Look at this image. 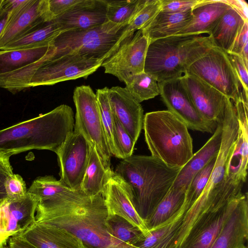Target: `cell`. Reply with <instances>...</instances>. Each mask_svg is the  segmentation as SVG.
I'll list each match as a JSON object with an SVG mask.
<instances>
[{"mask_svg":"<svg viewBox=\"0 0 248 248\" xmlns=\"http://www.w3.org/2000/svg\"><path fill=\"white\" fill-rule=\"evenodd\" d=\"M108 211L102 194L93 197L81 189L38 202L35 222L64 229L85 248H137L112 237L106 222Z\"/></svg>","mask_w":248,"mask_h":248,"instance_id":"obj_1","label":"cell"},{"mask_svg":"<svg viewBox=\"0 0 248 248\" xmlns=\"http://www.w3.org/2000/svg\"><path fill=\"white\" fill-rule=\"evenodd\" d=\"M181 169L168 167L151 155H132L118 163L114 172L144 222L172 186Z\"/></svg>","mask_w":248,"mask_h":248,"instance_id":"obj_2","label":"cell"},{"mask_svg":"<svg viewBox=\"0 0 248 248\" xmlns=\"http://www.w3.org/2000/svg\"><path fill=\"white\" fill-rule=\"evenodd\" d=\"M72 108L61 105L51 111L0 130V153L10 156L30 150L56 154L74 131Z\"/></svg>","mask_w":248,"mask_h":248,"instance_id":"obj_3","label":"cell"},{"mask_svg":"<svg viewBox=\"0 0 248 248\" xmlns=\"http://www.w3.org/2000/svg\"><path fill=\"white\" fill-rule=\"evenodd\" d=\"M213 46L207 34H176L150 41L144 72L158 83L181 78Z\"/></svg>","mask_w":248,"mask_h":248,"instance_id":"obj_4","label":"cell"},{"mask_svg":"<svg viewBox=\"0 0 248 248\" xmlns=\"http://www.w3.org/2000/svg\"><path fill=\"white\" fill-rule=\"evenodd\" d=\"M142 128L151 155L168 167L182 168L193 155L188 128L169 110L146 113Z\"/></svg>","mask_w":248,"mask_h":248,"instance_id":"obj_5","label":"cell"},{"mask_svg":"<svg viewBox=\"0 0 248 248\" xmlns=\"http://www.w3.org/2000/svg\"><path fill=\"white\" fill-rule=\"evenodd\" d=\"M134 32L128 30V25L123 26L106 21L87 30L62 31L50 44L53 53H76L103 62Z\"/></svg>","mask_w":248,"mask_h":248,"instance_id":"obj_6","label":"cell"},{"mask_svg":"<svg viewBox=\"0 0 248 248\" xmlns=\"http://www.w3.org/2000/svg\"><path fill=\"white\" fill-rule=\"evenodd\" d=\"M73 101L76 109L74 130L82 133L97 152L106 169L111 170L110 153L102 124L96 93L89 85L75 88Z\"/></svg>","mask_w":248,"mask_h":248,"instance_id":"obj_7","label":"cell"},{"mask_svg":"<svg viewBox=\"0 0 248 248\" xmlns=\"http://www.w3.org/2000/svg\"><path fill=\"white\" fill-rule=\"evenodd\" d=\"M186 73L198 77L233 102L243 94L227 53L216 46L194 62Z\"/></svg>","mask_w":248,"mask_h":248,"instance_id":"obj_8","label":"cell"},{"mask_svg":"<svg viewBox=\"0 0 248 248\" xmlns=\"http://www.w3.org/2000/svg\"><path fill=\"white\" fill-rule=\"evenodd\" d=\"M48 58L37 69L29 88L53 85L57 83L87 78L101 65L102 61L76 53H53L52 46Z\"/></svg>","mask_w":248,"mask_h":248,"instance_id":"obj_9","label":"cell"},{"mask_svg":"<svg viewBox=\"0 0 248 248\" xmlns=\"http://www.w3.org/2000/svg\"><path fill=\"white\" fill-rule=\"evenodd\" d=\"M149 40L141 30L126 38L117 49L105 60L101 66L105 73L125 84L133 75L144 72Z\"/></svg>","mask_w":248,"mask_h":248,"instance_id":"obj_10","label":"cell"},{"mask_svg":"<svg viewBox=\"0 0 248 248\" xmlns=\"http://www.w3.org/2000/svg\"><path fill=\"white\" fill-rule=\"evenodd\" d=\"M159 94L168 110L188 129L213 133L217 124L207 121L194 106L182 77L158 83Z\"/></svg>","mask_w":248,"mask_h":248,"instance_id":"obj_11","label":"cell"},{"mask_svg":"<svg viewBox=\"0 0 248 248\" xmlns=\"http://www.w3.org/2000/svg\"><path fill=\"white\" fill-rule=\"evenodd\" d=\"M90 144L80 131L74 130L56 153L59 180L73 190H79L88 162Z\"/></svg>","mask_w":248,"mask_h":248,"instance_id":"obj_12","label":"cell"},{"mask_svg":"<svg viewBox=\"0 0 248 248\" xmlns=\"http://www.w3.org/2000/svg\"><path fill=\"white\" fill-rule=\"evenodd\" d=\"M38 200L28 193L24 198L8 197L0 202V246L7 244L10 238L18 236L35 221Z\"/></svg>","mask_w":248,"mask_h":248,"instance_id":"obj_13","label":"cell"},{"mask_svg":"<svg viewBox=\"0 0 248 248\" xmlns=\"http://www.w3.org/2000/svg\"><path fill=\"white\" fill-rule=\"evenodd\" d=\"M53 19L48 0H26L12 12L0 36V50L8 43Z\"/></svg>","mask_w":248,"mask_h":248,"instance_id":"obj_14","label":"cell"},{"mask_svg":"<svg viewBox=\"0 0 248 248\" xmlns=\"http://www.w3.org/2000/svg\"><path fill=\"white\" fill-rule=\"evenodd\" d=\"M182 78L194 106L202 117L210 122L221 123L229 98L188 73H186Z\"/></svg>","mask_w":248,"mask_h":248,"instance_id":"obj_15","label":"cell"},{"mask_svg":"<svg viewBox=\"0 0 248 248\" xmlns=\"http://www.w3.org/2000/svg\"><path fill=\"white\" fill-rule=\"evenodd\" d=\"M243 193H240L223 206L213 210L200 219L179 248H211Z\"/></svg>","mask_w":248,"mask_h":248,"instance_id":"obj_16","label":"cell"},{"mask_svg":"<svg viewBox=\"0 0 248 248\" xmlns=\"http://www.w3.org/2000/svg\"><path fill=\"white\" fill-rule=\"evenodd\" d=\"M111 111L136 143L143 128V109L125 87L114 86L108 89Z\"/></svg>","mask_w":248,"mask_h":248,"instance_id":"obj_17","label":"cell"},{"mask_svg":"<svg viewBox=\"0 0 248 248\" xmlns=\"http://www.w3.org/2000/svg\"><path fill=\"white\" fill-rule=\"evenodd\" d=\"M106 0H81L54 20L62 31L91 29L106 21Z\"/></svg>","mask_w":248,"mask_h":248,"instance_id":"obj_18","label":"cell"},{"mask_svg":"<svg viewBox=\"0 0 248 248\" xmlns=\"http://www.w3.org/2000/svg\"><path fill=\"white\" fill-rule=\"evenodd\" d=\"M248 238V201L243 193L211 248H242Z\"/></svg>","mask_w":248,"mask_h":248,"instance_id":"obj_19","label":"cell"},{"mask_svg":"<svg viewBox=\"0 0 248 248\" xmlns=\"http://www.w3.org/2000/svg\"><path fill=\"white\" fill-rule=\"evenodd\" d=\"M18 236L36 248H85L81 241L66 230L35 221Z\"/></svg>","mask_w":248,"mask_h":248,"instance_id":"obj_20","label":"cell"},{"mask_svg":"<svg viewBox=\"0 0 248 248\" xmlns=\"http://www.w3.org/2000/svg\"><path fill=\"white\" fill-rule=\"evenodd\" d=\"M103 196L109 214L125 218L144 233L148 232L143 220L130 202L120 179L112 170L106 184Z\"/></svg>","mask_w":248,"mask_h":248,"instance_id":"obj_21","label":"cell"},{"mask_svg":"<svg viewBox=\"0 0 248 248\" xmlns=\"http://www.w3.org/2000/svg\"><path fill=\"white\" fill-rule=\"evenodd\" d=\"M222 138L221 123L217 124L213 135L204 145L193 155L181 168L173 187H186L187 188L194 176L203 169L219 152Z\"/></svg>","mask_w":248,"mask_h":248,"instance_id":"obj_22","label":"cell"},{"mask_svg":"<svg viewBox=\"0 0 248 248\" xmlns=\"http://www.w3.org/2000/svg\"><path fill=\"white\" fill-rule=\"evenodd\" d=\"M230 8L226 0H198L191 9V20L177 34L210 35L219 18Z\"/></svg>","mask_w":248,"mask_h":248,"instance_id":"obj_23","label":"cell"},{"mask_svg":"<svg viewBox=\"0 0 248 248\" xmlns=\"http://www.w3.org/2000/svg\"><path fill=\"white\" fill-rule=\"evenodd\" d=\"M239 124L236 143L228 173L246 181L248 162V103L243 98L234 102Z\"/></svg>","mask_w":248,"mask_h":248,"instance_id":"obj_24","label":"cell"},{"mask_svg":"<svg viewBox=\"0 0 248 248\" xmlns=\"http://www.w3.org/2000/svg\"><path fill=\"white\" fill-rule=\"evenodd\" d=\"M191 10L179 14L159 11L141 30L149 41L177 34L191 20Z\"/></svg>","mask_w":248,"mask_h":248,"instance_id":"obj_25","label":"cell"},{"mask_svg":"<svg viewBox=\"0 0 248 248\" xmlns=\"http://www.w3.org/2000/svg\"><path fill=\"white\" fill-rule=\"evenodd\" d=\"M245 21L234 9H228L211 30L210 35L214 46L227 53L231 48L239 30Z\"/></svg>","mask_w":248,"mask_h":248,"instance_id":"obj_26","label":"cell"},{"mask_svg":"<svg viewBox=\"0 0 248 248\" xmlns=\"http://www.w3.org/2000/svg\"><path fill=\"white\" fill-rule=\"evenodd\" d=\"M112 171L104 167L97 152L90 145L87 166L81 184V190L93 197L103 195L106 184Z\"/></svg>","mask_w":248,"mask_h":248,"instance_id":"obj_27","label":"cell"},{"mask_svg":"<svg viewBox=\"0 0 248 248\" xmlns=\"http://www.w3.org/2000/svg\"><path fill=\"white\" fill-rule=\"evenodd\" d=\"M187 188L172 186L151 215L144 221L147 231L163 224L182 208Z\"/></svg>","mask_w":248,"mask_h":248,"instance_id":"obj_28","label":"cell"},{"mask_svg":"<svg viewBox=\"0 0 248 248\" xmlns=\"http://www.w3.org/2000/svg\"><path fill=\"white\" fill-rule=\"evenodd\" d=\"M62 31L53 19L47 21L6 44L1 50L38 47L48 46Z\"/></svg>","mask_w":248,"mask_h":248,"instance_id":"obj_29","label":"cell"},{"mask_svg":"<svg viewBox=\"0 0 248 248\" xmlns=\"http://www.w3.org/2000/svg\"><path fill=\"white\" fill-rule=\"evenodd\" d=\"M48 46L25 49L0 51V75L18 70L41 59L49 50Z\"/></svg>","mask_w":248,"mask_h":248,"instance_id":"obj_30","label":"cell"},{"mask_svg":"<svg viewBox=\"0 0 248 248\" xmlns=\"http://www.w3.org/2000/svg\"><path fill=\"white\" fill-rule=\"evenodd\" d=\"M106 224L107 231L112 237L132 246L146 233L137 226L117 215L109 214Z\"/></svg>","mask_w":248,"mask_h":248,"instance_id":"obj_31","label":"cell"},{"mask_svg":"<svg viewBox=\"0 0 248 248\" xmlns=\"http://www.w3.org/2000/svg\"><path fill=\"white\" fill-rule=\"evenodd\" d=\"M125 85V88L139 103L159 94L157 81L144 72L132 76Z\"/></svg>","mask_w":248,"mask_h":248,"instance_id":"obj_32","label":"cell"},{"mask_svg":"<svg viewBox=\"0 0 248 248\" xmlns=\"http://www.w3.org/2000/svg\"><path fill=\"white\" fill-rule=\"evenodd\" d=\"M106 21L125 26L138 11L141 0H106Z\"/></svg>","mask_w":248,"mask_h":248,"instance_id":"obj_33","label":"cell"},{"mask_svg":"<svg viewBox=\"0 0 248 248\" xmlns=\"http://www.w3.org/2000/svg\"><path fill=\"white\" fill-rule=\"evenodd\" d=\"M108 89L106 87L96 90L98 107L103 130L111 156L115 155L113 140L114 116L111 109L108 96Z\"/></svg>","mask_w":248,"mask_h":248,"instance_id":"obj_34","label":"cell"},{"mask_svg":"<svg viewBox=\"0 0 248 248\" xmlns=\"http://www.w3.org/2000/svg\"><path fill=\"white\" fill-rule=\"evenodd\" d=\"M216 158L212 159L193 178L189 185L185 195L184 203L188 209L199 198L203 192L209 178Z\"/></svg>","mask_w":248,"mask_h":248,"instance_id":"obj_35","label":"cell"},{"mask_svg":"<svg viewBox=\"0 0 248 248\" xmlns=\"http://www.w3.org/2000/svg\"><path fill=\"white\" fill-rule=\"evenodd\" d=\"M161 0H141L140 7L128 25V30L134 32L141 30L160 11Z\"/></svg>","mask_w":248,"mask_h":248,"instance_id":"obj_36","label":"cell"},{"mask_svg":"<svg viewBox=\"0 0 248 248\" xmlns=\"http://www.w3.org/2000/svg\"><path fill=\"white\" fill-rule=\"evenodd\" d=\"M113 116V140L115 150V156L124 159L133 155L136 143L118 120Z\"/></svg>","mask_w":248,"mask_h":248,"instance_id":"obj_37","label":"cell"},{"mask_svg":"<svg viewBox=\"0 0 248 248\" xmlns=\"http://www.w3.org/2000/svg\"><path fill=\"white\" fill-rule=\"evenodd\" d=\"M7 197L13 200H19L27 194L26 184L19 174H13L10 176L5 184Z\"/></svg>","mask_w":248,"mask_h":248,"instance_id":"obj_38","label":"cell"},{"mask_svg":"<svg viewBox=\"0 0 248 248\" xmlns=\"http://www.w3.org/2000/svg\"><path fill=\"white\" fill-rule=\"evenodd\" d=\"M227 54L240 81L243 93L248 97V66L240 55L232 53Z\"/></svg>","mask_w":248,"mask_h":248,"instance_id":"obj_39","label":"cell"},{"mask_svg":"<svg viewBox=\"0 0 248 248\" xmlns=\"http://www.w3.org/2000/svg\"><path fill=\"white\" fill-rule=\"evenodd\" d=\"M198 0H161L160 11L169 14H179L191 10Z\"/></svg>","mask_w":248,"mask_h":248,"instance_id":"obj_40","label":"cell"},{"mask_svg":"<svg viewBox=\"0 0 248 248\" xmlns=\"http://www.w3.org/2000/svg\"><path fill=\"white\" fill-rule=\"evenodd\" d=\"M10 156L0 153V202L7 198L6 182L8 178L14 174L9 160Z\"/></svg>","mask_w":248,"mask_h":248,"instance_id":"obj_41","label":"cell"},{"mask_svg":"<svg viewBox=\"0 0 248 248\" xmlns=\"http://www.w3.org/2000/svg\"><path fill=\"white\" fill-rule=\"evenodd\" d=\"M81 0H48L49 11L54 19L69 10Z\"/></svg>","mask_w":248,"mask_h":248,"instance_id":"obj_42","label":"cell"},{"mask_svg":"<svg viewBox=\"0 0 248 248\" xmlns=\"http://www.w3.org/2000/svg\"><path fill=\"white\" fill-rule=\"evenodd\" d=\"M248 43V21H245L239 30L233 41L230 51L240 55L242 49Z\"/></svg>","mask_w":248,"mask_h":248,"instance_id":"obj_43","label":"cell"},{"mask_svg":"<svg viewBox=\"0 0 248 248\" xmlns=\"http://www.w3.org/2000/svg\"><path fill=\"white\" fill-rule=\"evenodd\" d=\"M13 11L11 0H2L0 6V36Z\"/></svg>","mask_w":248,"mask_h":248,"instance_id":"obj_44","label":"cell"},{"mask_svg":"<svg viewBox=\"0 0 248 248\" xmlns=\"http://www.w3.org/2000/svg\"><path fill=\"white\" fill-rule=\"evenodd\" d=\"M226 1L231 8L236 10L245 21H248V5L246 1L242 0H226Z\"/></svg>","mask_w":248,"mask_h":248,"instance_id":"obj_45","label":"cell"},{"mask_svg":"<svg viewBox=\"0 0 248 248\" xmlns=\"http://www.w3.org/2000/svg\"><path fill=\"white\" fill-rule=\"evenodd\" d=\"M7 244L9 248H36L18 236H13L10 238Z\"/></svg>","mask_w":248,"mask_h":248,"instance_id":"obj_46","label":"cell"},{"mask_svg":"<svg viewBox=\"0 0 248 248\" xmlns=\"http://www.w3.org/2000/svg\"><path fill=\"white\" fill-rule=\"evenodd\" d=\"M1 248H9L8 244L1 246Z\"/></svg>","mask_w":248,"mask_h":248,"instance_id":"obj_47","label":"cell"},{"mask_svg":"<svg viewBox=\"0 0 248 248\" xmlns=\"http://www.w3.org/2000/svg\"><path fill=\"white\" fill-rule=\"evenodd\" d=\"M2 2V0H0V6Z\"/></svg>","mask_w":248,"mask_h":248,"instance_id":"obj_48","label":"cell"},{"mask_svg":"<svg viewBox=\"0 0 248 248\" xmlns=\"http://www.w3.org/2000/svg\"><path fill=\"white\" fill-rule=\"evenodd\" d=\"M247 248V247L246 246H245V247H244L243 248Z\"/></svg>","mask_w":248,"mask_h":248,"instance_id":"obj_49","label":"cell"},{"mask_svg":"<svg viewBox=\"0 0 248 248\" xmlns=\"http://www.w3.org/2000/svg\"><path fill=\"white\" fill-rule=\"evenodd\" d=\"M0 248H1V246H0Z\"/></svg>","mask_w":248,"mask_h":248,"instance_id":"obj_50","label":"cell"}]
</instances>
